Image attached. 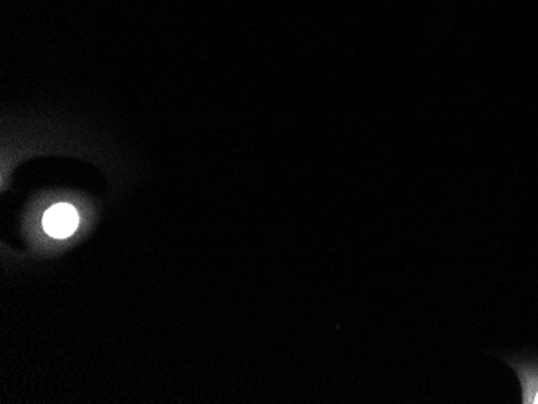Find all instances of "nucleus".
<instances>
[{
    "instance_id": "1",
    "label": "nucleus",
    "mask_w": 538,
    "mask_h": 404,
    "mask_svg": "<svg viewBox=\"0 0 538 404\" xmlns=\"http://www.w3.org/2000/svg\"><path fill=\"white\" fill-rule=\"evenodd\" d=\"M78 224V213L71 205H55L44 215V229L55 239H63L73 234Z\"/></svg>"
},
{
    "instance_id": "2",
    "label": "nucleus",
    "mask_w": 538,
    "mask_h": 404,
    "mask_svg": "<svg viewBox=\"0 0 538 404\" xmlns=\"http://www.w3.org/2000/svg\"><path fill=\"white\" fill-rule=\"evenodd\" d=\"M534 401H535V403H538V392H537V393H535V396H534Z\"/></svg>"
}]
</instances>
